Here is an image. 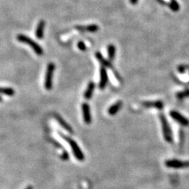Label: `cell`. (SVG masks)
I'll return each mask as SVG.
<instances>
[{"mask_svg":"<svg viewBox=\"0 0 189 189\" xmlns=\"http://www.w3.org/2000/svg\"><path fill=\"white\" fill-rule=\"evenodd\" d=\"M142 105L146 108H155L158 110H163L164 108V103L163 101H148V102H143Z\"/></svg>","mask_w":189,"mask_h":189,"instance_id":"obj_9","label":"cell"},{"mask_svg":"<svg viewBox=\"0 0 189 189\" xmlns=\"http://www.w3.org/2000/svg\"><path fill=\"white\" fill-rule=\"evenodd\" d=\"M54 117L55 118V119L57 120V121L59 123V125L62 127L65 130H66L67 132H70V133H73V130L71 128V126H70V125H69V124L67 123V122H66V121H65L60 115H58V114H54Z\"/></svg>","mask_w":189,"mask_h":189,"instance_id":"obj_10","label":"cell"},{"mask_svg":"<svg viewBox=\"0 0 189 189\" xmlns=\"http://www.w3.org/2000/svg\"><path fill=\"white\" fill-rule=\"evenodd\" d=\"M95 58H97V60L100 62V64L102 65V66L103 67H107V68H111V63L110 61H107V59L104 58V57L103 56V54L100 52H96L95 53Z\"/></svg>","mask_w":189,"mask_h":189,"instance_id":"obj_14","label":"cell"},{"mask_svg":"<svg viewBox=\"0 0 189 189\" xmlns=\"http://www.w3.org/2000/svg\"><path fill=\"white\" fill-rule=\"evenodd\" d=\"M45 25H46V22H45V21H43V20L39 21V23H38L37 27H36V36L37 39H42L43 38Z\"/></svg>","mask_w":189,"mask_h":189,"instance_id":"obj_11","label":"cell"},{"mask_svg":"<svg viewBox=\"0 0 189 189\" xmlns=\"http://www.w3.org/2000/svg\"><path fill=\"white\" fill-rule=\"evenodd\" d=\"M61 136H62V138H64L65 140L67 141V143L70 144V147H71L72 151H73V155H74L76 159H77L78 161H80V162L84 161V153H83L82 151L80 150V147L78 146L77 142H76L75 140H73V139H71V138L68 137V136H64V135H62V134H61Z\"/></svg>","mask_w":189,"mask_h":189,"instance_id":"obj_3","label":"cell"},{"mask_svg":"<svg viewBox=\"0 0 189 189\" xmlns=\"http://www.w3.org/2000/svg\"><path fill=\"white\" fill-rule=\"evenodd\" d=\"M121 107H122V102L120 100V101H118L117 103L111 106V107L108 109V113H109L110 115L114 116L121 110Z\"/></svg>","mask_w":189,"mask_h":189,"instance_id":"obj_13","label":"cell"},{"mask_svg":"<svg viewBox=\"0 0 189 189\" xmlns=\"http://www.w3.org/2000/svg\"><path fill=\"white\" fill-rule=\"evenodd\" d=\"M176 96L179 99H182L187 98V97H189V90H185V91H180V92H178Z\"/></svg>","mask_w":189,"mask_h":189,"instance_id":"obj_18","label":"cell"},{"mask_svg":"<svg viewBox=\"0 0 189 189\" xmlns=\"http://www.w3.org/2000/svg\"><path fill=\"white\" fill-rule=\"evenodd\" d=\"M95 88V84L93 81H90V82L88 83V84H87L85 91H84V97L85 99H90L92 97Z\"/></svg>","mask_w":189,"mask_h":189,"instance_id":"obj_12","label":"cell"},{"mask_svg":"<svg viewBox=\"0 0 189 189\" xmlns=\"http://www.w3.org/2000/svg\"><path fill=\"white\" fill-rule=\"evenodd\" d=\"M2 98L0 96V102H2Z\"/></svg>","mask_w":189,"mask_h":189,"instance_id":"obj_25","label":"cell"},{"mask_svg":"<svg viewBox=\"0 0 189 189\" xmlns=\"http://www.w3.org/2000/svg\"><path fill=\"white\" fill-rule=\"evenodd\" d=\"M99 26L97 25H88V26H87L85 28V30H87V32H96L97 31L99 30Z\"/></svg>","mask_w":189,"mask_h":189,"instance_id":"obj_19","label":"cell"},{"mask_svg":"<svg viewBox=\"0 0 189 189\" xmlns=\"http://www.w3.org/2000/svg\"><path fill=\"white\" fill-rule=\"evenodd\" d=\"M166 167L172 169H185L189 168V161H181L177 159H170L165 163Z\"/></svg>","mask_w":189,"mask_h":189,"instance_id":"obj_5","label":"cell"},{"mask_svg":"<svg viewBox=\"0 0 189 189\" xmlns=\"http://www.w3.org/2000/svg\"><path fill=\"white\" fill-rule=\"evenodd\" d=\"M61 158H62V159L64 161H67L69 159V154L67 153L66 151L63 152V154L62 155V156H61Z\"/></svg>","mask_w":189,"mask_h":189,"instance_id":"obj_21","label":"cell"},{"mask_svg":"<svg viewBox=\"0 0 189 189\" xmlns=\"http://www.w3.org/2000/svg\"><path fill=\"white\" fill-rule=\"evenodd\" d=\"M170 115L175 121L180 124V125L184 127H187L189 125V119H187L186 117L182 115L180 112L176 111H172L170 112Z\"/></svg>","mask_w":189,"mask_h":189,"instance_id":"obj_6","label":"cell"},{"mask_svg":"<svg viewBox=\"0 0 189 189\" xmlns=\"http://www.w3.org/2000/svg\"><path fill=\"white\" fill-rule=\"evenodd\" d=\"M107 52H108V58L110 61H113L115 58L116 54V47L113 44H110L107 46Z\"/></svg>","mask_w":189,"mask_h":189,"instance_id":"obj_16","label":"cell"},{"mask_svg":"<svg viewBox=\"0 0 189 189\" xmlns=\"http://www.w3.org/2000/svg\"><path fill=\"white\" fill-rule=\"evenodd\" d=\"M160 118L161 125H162V129H163V137L165 140L169 143H173V133H172L171 128L170 126V124L168 122V120L164 114H161L159 115Z\"/></svg>","mask_w":189,"mask_h":189,"instance_id":"obj_2","label":"cell"},{"mask_svg":"<svg viewBox=\"0 0 189 189\" xmlns=\"http://www.w3.org/2000/svg\"><path fill=\"white\" fill-rule=\"evenodd\" d=\"M0 94L5 95L7 96H13L15 94V91L12 87H0Z\"/></svg>","mask_w":189,"mask_h":189,"instance_id":"obj_15","label":"cell"},{"mask_svg":"<svg viewBox=\"0 0 189 189\" xmlns=\"http://www.w3.org/2000/svg\"><path fill=\"white\" fill-rule=\"evenodd\" d=\"M186 70V66H180L178 67V71L180 72V73H184Z\"/></svg>","mask_w":189,"mask_h":189,"instance_id":"obj_22","label":"cell"},{"mask_svg":"<svg viewBox=\"0 0 189 189\" xmlns=\"http://www.w3.org/2000/svg\"><path fill=\"white\" fill-rule=\"evenodd\" d=\"M108 80H109V78H108V73H107V70L105 67L102 66L100 68V80L99 84L100 89H105L107 84H108Z\"/></svg>","mask_w":189,"mask_h":189,"instance_id":"obj_7","label":"cell"},{"mask_svg":"<svg viewBox=\"0 0 189 189\" xmlns=\"http://www.w3.org/2000/svg\"><path fill=\"white\" fill-rule=\"evenodd\" d=\"M77 47H78L80 50H83V51L86 50V46L83 41L78 42V43H77Z\"/></svg>","mask_w":189,"mask_h":189,"instance_id":"obj_20","label":"cell"},{"mask_svg":"<svg viewBox=\"0 0 189 189\" xmlns=\"http://www.w3.org/2000/svg\"><path fill=\"white\" fill-rule=\"evenodd\" d=\"M82 108V113H83V118H84V121L85 124L89 125L91 122V109H90L89 104L84 103L82 104L81 106Z\"/></svg>","mask_w":189,"mask_h":189,"instance_id":"obj_8","label":"cell"},{"mask_svg":"<svg viewBox=\"0 0 189 189\" xmlns=\"http://www.w3.org/2000/svg\"><path fill=\"white\" fill-rule=\"evenodd\" d=\"M129 1H130V3L132 4V5H135L138 2V0H129Z\"/></svg>","mask_w":189,"mask_h":189,"instance_id":"obj_23","label":"cell"},{"mask_svg":"<svg viewBox=\"0 0 189 189\" xmlns=\"http://www.w3.org/2000/svg\"><path fill=\"white\" fill-rule=\"evenodd\" d=\"M25 189H33V187L32 186H28Z\"/></svg>","mask_w":189,"mask_h":189,"instance_id":"obj_24","label":"cell"},{"mask_svg":"<svg viewBox=\"0 0 189 189\" xmlns=\"http://www.w3.org/2000/svg\"><path fill=\"white\" fill-rule=\"evenodd\" d=\"M17 39H18L19 42H22V43L29 45L30 47H32V50H34L35 53H36V54H38V55H42L43 54V50L41 46H39L36 41H34L33 39L29 38V36H27L23 34H19L17 36Z\"/></svg>","mask_w":189,"mask_h":189,"instance_id":"obj_1","label":"cell"},{"mask_svg":"<svg viewBox=\"0 0 189 189\" xmlns=\"http://www.w3.org/2000/svg\"><path fill=\"white\" fill-rule=\"evenodd\" d=\"M170 8L173 11H175L177 12L180 10V6H179L178 2L176 1V0H171V2L170 4Z\"/></svg>","mask_w":189,"mask_h":189,"instance_id":"obj_17","label":"cell"},{"mask_svg":"<svg viewBox=\"0 0 189 189\" xmlns=\"http://www.w3.org/2000/svg\"><path fill=\"white\" fill-rule=\"evenodd\" d=\"M54 70H55L54 64L52 62L49 63L47 67H46V76H45L44 80V87L47 91L51 90L52 86H53V76Z\"/></svg>","mask_w":189,"mask_h":189,"instance_id":"obj_4","label":"cell"}]
</instances>
